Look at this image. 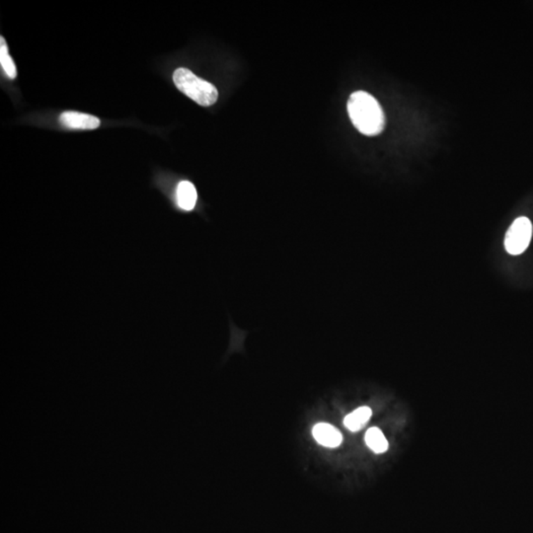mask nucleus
Masks as SVG:
<instances>
[{
    "label": "nucleus",
    "mask_w": 533,
    "mask_h": 533,
    "mask_svg": "<svg viewBox=\"0 0 533 533\" xmlns=\"http://www.w3.org/2000/svg\"><path fill=\"white\" fill-rule=\"evenodd\" d=\"M348 113L355 129L364 136H378L385 130V112L373 95L366 91H355L350 95Z\"/></svg>",
    "instance_id": "1"
},
{
    "label": "nucleus",
    "mask_w": 533,
    "mask_h": 533,
    "mask_svg": "<svg viewBox=\"0 0 533 533\" xmlns=\"http://www.w3.org/2000/svg\"><path fill=\"white\" fill-rule=\"evenodd\" d=\"M173 82L179 91L203 107L212 106L219 98V91L212 83L196 77L187 68H178L173 73Z\"/></svg>",
    "instance_id": "2"
},
{
    "label": "nucleus",
    "mask_w": 533,
    "mask_h": 533,
    "mask_svg": "<svg viewBox=\"0 0 533 533\" xmlns=\"http://www.w3.org/2000/svg\"><path fill=\"white\" fill-rule=\"evenodd\" d=\"M532 222L525 217H518L509 226L504 237V248L511 255H520L527 250L532 240Z\"/></svg>",
    "instance_id": "3"
},
{
    "label": "nucleus",
    "mask_w": 533,
    "mask_h": 533,
    "mask_svg": "<svg viewBox=\"0 0 533 533\" xmlns=\"http://www.w3.org/2000/svg\"><path fill=\"white\" fill-rule=\"evenodd\" d=\"M59 122L68 129L75 130H95L101 125L100 120L95 116L75 111L61 114Z\"/></svg>",
    "instance_id": "4"
},
{
    "label": "nucleus",
    "mask_w": 533,
    "mask_h": 533,
    "mask_svg": "<svg viewBox=\"0 0 533 533\" xmlns=\"http://www.w3.org/2000/svg\"><path fill=\"white\" fill-rule=\"evenodd\" d=\"M312 435L319 445L335 449L342 444L343 435L335 426L326 423H320L312 428Z\"/></svg>",
    "instance_id": "5"
},
{
    "label": "nucleus",
    "mask_w": 533,
    "mask_h": 533,
    "mask_svg": "<svg viewBox=\"0 0 533 533\" xmlns=\"http://www.w3.org/2000/svg\"><path fill=\"white\" fill-rule=\"evenodd\" d=\"M196 200H198V194L193 183L190 181H181L178 184L176 190L178 207L186 212H190L195 208Z\"/></svg>",
    "instance_id": "6"
},
{
    "label": "nucleus",
    "mask_w": 533,
    "mask_h": 533,
    "mask_svg": "<svg viewBox=\"0 0 533 533\" xmlns=\"http://www.w3.org/2000/svg\"><path fill=\"white\" fill-rule=\"evenodd\" d=\"M371 415H373V412H371V409L369 407H360V408L355 409L354 412L346 416L345 420H343V425L350 432H359L371 420Z\"/></svg>",
    "instance_id": "7"
},
{
    "label": "nucleus",
    "mask_w": 533,
    "mask_h": 533,
    "mask_svg": "<svg viewBox=\"0 0 533 533\" xmlns=\"http://www.w3.org/2000/svg\"><path fill=\"white\" fill-rule=\"evenodd\" d=\"M364 438H366L367 447L376 454H383L387 451L388 442L380 428L376 426L369 428Z\"/></svg>",
    "instance_id": "8"
},
{
    "label": "nucleus",
    "mask_w": 533,
    "mask_h": 533,
    "mask_svg": "<svg viewBox=\"0 0 533 533\" xmlns=\"http://www.w3.org/2000/svg\"><path fill=\"white\" fill-rule=\"evenodd\" d=\"M0 63H1L2 68L6 71L7 77L14 79L17 77V70H16L15 63H14L13 59L9 56L8 47L6 40L3 37L0 38Z\"/></svg>",
    "instance_id": "9"
}]
</instances>
